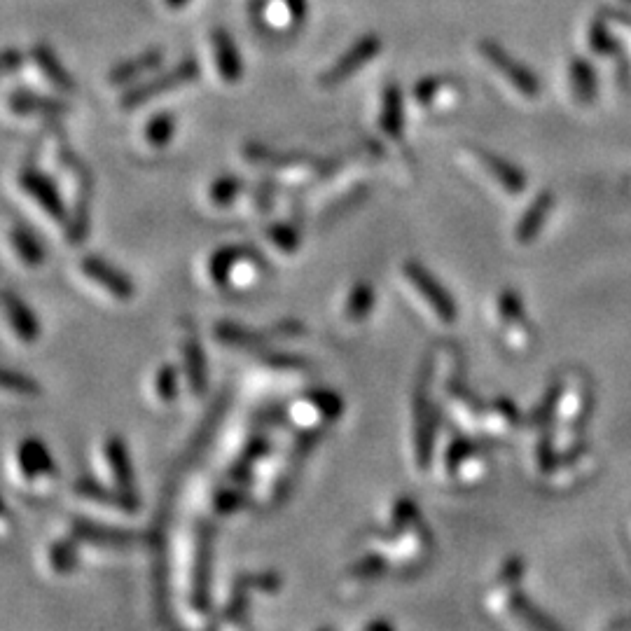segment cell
Here are the masks:
<instances>
[{"instance_id":"f546056e","label":"cell","mask_w":631,"mask_h":631,"mask_svg":"<svg viewBox=\"0 0 631 631\" xmlns=\"http://www.w3.org/2000/svg\"><path fill=\"white\" fill-rule=\"evenodd\" d=\"M10 244L15 248L17 258L24 262L26 267H40L47 258L45 246L40 244V239L33 234L29 227L15 225L10 230Z\"/></svg>"},{"instance_id":"2e32d148","label":"cell","mask_w":631,"mask_h":631,"mask_svg":"<svg viewBox=\"0 0 631 631\" xmlns=\"http://www.w3.org/2000/svg\"><path fill=\"white\" fill-rule=\"evenodd\" d=\"M80 267H82V272H85V276H89L94 283H99L103 290H108L115 300L129 302L131 297L136 295L134 281H131L122 269L110 265L108 260L99 258V255H87V258H82Z\"/></svg>"},{"instance_id":"f907efd6","label":"cell","mask_w":631,"mask_h":631,"mask_svg":"<svg viewBox=\"0 0 631 631\" xmlns=\"http://www.w3.org/2000/svg\"><path fill=\"white\" fill-rule=\"evenodd\" d=\"M274 190H276V183H274V180H272V178H265V180H260L258 190H255V204H258V211H262V213L272 211Z\"/></svg>"},{"instance_id":"7402d4cb","label":"cell","mask_w":631,"mask_h":631,"mask_svg":"<svg viewBox=\"0 0 631 631\" xmlns=\"http://www.w3.org/2000/svg\"><path fill=\"white\" fill-rule=\"evenodd\" d=\"M213 50H216V64L220 78L225 82H239L244 78V61H241L239 47L225 29L213 31Z\"/></svg>"},{"instance_id":"bcb514c9","label":"cell","mask_w":631,"mask_h":631,"mask_svg":"<svg viewBox=\"0 0 631 631\" xmlns=\"http://www.w3.org/2000/svg\"><path fill=\"white\" fill-rule=\"evenodd\" d=\"M267 237L281 253H295L300 248V232L290 223H276L267 230Z\"/></svg>"},{"instance_id":"9f6ffc18","label":"cell","mask_w":631,"mask_h":631,"mask_svg":"<svg viewBox=\"0 0 631 631\" xmlns=\"http://www.w3.org/2000/svg\"><path fill=\"white\" fill-rule=\"evenodd\" d=\"M613 627H617V629H631V620H620V622H615Z\"/></svg>"},{"instance_id":"44dd1931","label":"cell","mask_w":631,"mask_h":631,"mask_svg":"<svg viewBox=\"0 0 631 631\" xmlns=\"http://www.w3.org/2000/svg\"><path fill=\"white\" fill-rule=\"evenodd\" d=\"M552 208H554V197H552L550 192L538 194V197L533 199V204L529 206V211L524 213L522 220H519L517 230H515L517 244L529 246V244H533V241L538 239L540 230H543L547 220H550Z\"/></svg>"},{"instance_id":"b9f144b4","label":"cell","mask_w":631,"mask_h":631,"mask_svg":"<svg viewBox=\"0 0 631 631\" xmlns=\"http://www.w3.org/2000/svg\"><path fill=\"white\" fill-rule=\"evenodd\" d=\"M386 568L388 564L384 561V557H381L379 552H372V554H367V557L358 559L356 564L349 568L346 578L353 582H370V580H377Z\"/></svg>"},{"instance_id":"e0dca14e","label":"cell","mask_w":631,"mask_h":631,"mask_svg":"<svg viewBox=\"0 0 631 631\" xmlns=\"http://www.w3.org/2000/svg\"><path fill=\"white\" fill-rule=\"evenodd\" d=\"M0 309L8 318L10 328L24 344H33L40 339V321L33 314V309L26 304L22 297L12 290H0Z\"/></svg>"},{"instance_id":"9c48e42d","label":"cell","mask_w":631,"mask_h":631,"mask_svg":"<svg viewBox=\"0 0 631 631\" xmlns=\"http://www.w3.org/2000/svg\"><path fill=\"white\" fill-rule=\"evenodd\" d=\"M596 468H599L596 454L587 445H582L571 454L557 456V461L552 463V468L547 470L540 480H543L547 487L564 491L585 482L589 475L596 473Z\"/></svg>"},{"instance_id":"d6986e66","label":"cell","mask_w":631,"mask_h":631,"mask_svg":"<svg viewBox=\"0 0 631 631\" xmlns=\"http://www.w3.org/2000/svg\"><path fill=\"white\" fill-rule=\"evenodd\" d=\"M246 260L255 262L258 267H267V262L262 260V255L253 246H223L208 260V274L216 281V286L225 288L230 283V274L234 272V267Z\"/></svg>"},{"instance_id":"7a4b0ae2","label":"cell","mask_w":631,"mask_h":631,"mask_svg":"<svg viewBox=\"0 0 631 631\" xmlns=\"http://www.w3.org/2000/svg\"><path fill=\"white\" fill-rule=\"evenodd\" d=\"M374 540H377V550L374 552L384 557L388 568H398V571L419 568L433 550L431 531L421 522V517L405 524L386 526L384 531L374 536Z\"/></svg>"},{"instance_id":"4fadbf2b","label":"cell","mask_w":631,"mask_h":631,"mask_svg":"<svg viewBox=\"0 0 631 631\" xmlns=\"http://www.w3.org/2000/svg\"><path fill=\"white\" fill-rule=\"evenodd\" d=\"M470 159L484 173V178H489L508 197H519V194L526 192V178L517 166L508 164L496 155H489L484 150H470Z\"/></svg>"},{"instance_id":"8fae6325","label":"cell","mask_w":631,"mask_h":631,"mask_svg":"<svg viewBox=\"0 0 631 631\" xmlns=\"http://www.w3.org/2000/svg\"><path fill=\"white\" fill-rule=\"evenodd\" d=\"M522 578H524V561L519 557H512L503 564L501 571L496 573L494 582L484 594V608L489 615H503L508 613L512 601L522 594Z\"/></svg>"},{"instance_id":"11a10c76","label":"cell","mask_w":631,"mask_h":631,"mask_svg":"<svg viewBox=\"0 0 631 631\" xmlns=\"http://www.w3.org/2000/svg\"><path fill=\"white\" fill-rule=\"evenodd\" d=\"M367 629H391V624H386V622H372V624H367Z\"/></svg>"},{"instance_id":"f35d334b","label":"cell","mask_w":631,"mask_h":631,"mask_svg":"<svg viewBox=\"0 0 631 631\" xmlns=\"http://www.w3.org/2000/svg\"><path fill=\"white\" fill-rule=\"evenodd\" d=\"M445 96H454L452 82L445 78H424L414 87V101L424 108H431L433 103L440 106Z\"/></svg>"},{"instance_id":"f5cc1de1","label":"cell","mask_w":631,"mask_h":631,"mask_svg":"<svg viewBox=\"0 0 631 631\" xmlns=\"http://www.w3.org/2000/svg\"><path fill=\"white\" fill-rule=\"evenodd\" d=\"M286 8L290 12V17H293L295 22H300V19L307 15V0H286Z\"/></svg>"},{"instance_id":"277c9868","label":"cell","mask_w":631,"mask_h":631,"mask_svg":"<svg viewBox=\"0 0 631 631\" xmlns=\"http://www.w3.org/2000/svg\"><path fill=\"white\" fill-rule=\"evenodd\" d=\"M496 328L512 351L526 353L536 342V330L526 318L524 302L515 290H503L496 297Z\"/></svg>"},{"instance_id":"cb8c5ba5","label":"cell","mask_w":631,"mask_h":631,"mask_svg":"<svg viewBox=\"0 0 631 631\" xmlns=\"http://www.w3.org/2000/svg\"><path fill=\"white\" fill-rule=\"evenodd\" d=\"M519 426V412L508 398H496L489 402L487 412H484L482 435L487 438H505Z\"/></svg>"},{"instance_id":"d6a6232c","label":"cell","mask_w":631,"mask_h":631,"mask_svg":"<svg viewBox=\"0 0 631 631\" xmlns=\"http://www.w3.org/2000/svg\"><path fill=\"white\" fill-rule=\"evenodd\" d=\"M381 129L388 138L400 141L402 138V96L398 87H388L381 99V117H379Z\"/></svg>"},{"instance_id":"8992f818","label":"cell","mask_w":631,"mask_h":631,"mask_svg":"<svg viewBox=\"0 0 631 631\" xmlns=\"http://www.w3.org/2000/svg\"><path fill=\"white\" fill-rule=\"evenodd\" d=\"M213 545H216V526L201 524L197 531V547H194L192 568V606L199 613L211 608L213 587Z\"/></svg>"},{"instance_id":"680465c9","label":"cell","mask_w":631,"mask_h":631,"mask_svg":"<svg viewBox=\"0 0 631 631\" xmlns=\"http://www.w3.org/2000/svg\"><path fill=\"white\" fill-rule=\"evenodd\" d=\"M627 3H631V0H627Z\"/></svg>"},{"instance_id":"836d02e7","label":"cell","mask_w":631,"mask_h":631,"mask_svg":"<svg viewBox=\"0 0 631 631\" xmlns=\"http://www.w3.org/2000/svg\"><path fill=\"white\" fill-rule=\"evenodd\" d=\"M374 309V290L370 283L360 281L356 283V286L351 288L349 297H346V304H344V318L353 325L363 323L367 321V316L372 314Z\"/></svg>"},{"instance_id":"c3c4849f","label":"cell","mask_w":631,"mask_h":631,"mask_svg":"<svg viewBox=\"0 0 631 631\" xmlns=\"http://www.w3.org/2000/svg\"><path fill=\"white\" fill-rule=\"evenodd\" d=\"M248 608H251V592H246V589H232L223 617L227 622H244Z\"/></svg>"},{"instance_id":"52a82bcc","label":"cell","mask_w":631,"mask_h":631,"mask_svg":"<svg viewBox=\"0 0 631 631\" xmlns=\"http://www.w3.org/2000/svg\"><path fill=\"white\" fill-rule=\"evenodd\" d=\"M442 391H445L447 409L452 412L456 424H459L463 431L482 435L487 405H484L473 391H468V388L463 386L461 374H452V377L442 379Z\"/></svg>"},{"instance_id":"ab89813d","label":"cell","mask_w":631,"mask_h":631,"mask_svg":"<svg viewBox=\"0 0 631 631\" xmlns=\"http://www.w3.org/2000/svg\"><path fill=\"white\" fill-rule=\"evenodd\" d=\"M241 192H244V180H241L239 176H232V173H225V176L213 180L211 190H208V197H211V201L216 206H230L237 201Z\"/></svg>"},{"instance_id":"6da1fadb","label":"cell","mask_w":631,"mask_h":631,"mask_svg":"<svg viewBox=\"0 0 631 631\" xmlns=\"http://www.w3.org/2000/svg\"><path fill=\"white\" fill-rule=\"evenodd\" d=\"M554 400L550 412V438L557 456L571 454L582 447V433L592 412V384L587 374L568 372L552 384Z\"/></svg>"},{"instance_id":"d590c367","label":"cell","mask_w":631,"mask_h":631,"mask_svg":"<svg viewBox=\"0 0 631 631\" xmlns=\"http://www.w3.org/2000/svg\"><path fill=\"white\" fill-rule=\"evenodd\" d=\"M571 87L575 99L580 103H592L596 96V75L594 68L585 59H575L571 64Z\"/></svg>"},{"instance_id":"816d5d0a","label":"cell","mask_w":631,"mask_h":631,"mask_svg":"<svg viewBox=\"0 0 631 631\" xmlns=\"http://www.w3.org/2000/svg\"><path fill=\"white\" fill-rule=\"evenodd\" d=\"M22 61H24V57H22V54H19L17 50H5V52H0V78H3V75L15 73L17 68L22 66Z\"/></svg>"},{"instance_id":"7bdbcfd3","label":"cell","mask_w":631,"mask_h":631,"mask_svg":"<svg viewBox=\"0 0 631 631\" xmlns=\"http://www.w3.org/2000/svg\"><path fill=\"white\" fill-rule=\"evenodd\" d=\"M281 578L276 573H244L239 575L237 580H234L232 589H246V592H253V589H258V592H267V594H274L281 589Z\"/></svg>"},{"instance_id":"9a60e30c","label":"cell","mask_w":631,"mask_h":631,"mask_svg":"<svg viewBox=\"0 0 631 631\" xmlns=\"http://www.w3.org/2000/svg\"><path fill=\"white\" fill-rule=\"evenodd\" d=\"M379 50H381V40L377 36L360 38L358 43L344 54V57H339L335 64L325 71V75L321 78V85L335 87L339 85V82L349 80L351 75H356L365 64H370V61L379 54Z\"/></svg>"},{"instance_id":"5b68a950","label":"cell","mask_w":631,"mask_h":631,"mask_svg":"<svg viewBox=\"0 0 631 631\" xmlns=\"http://www.w3.org/2000/svg\"><path fill=\"white\" fill-rule=\"evenodd\" d=\"M197 78H199L197 59H183L178 66H173L169 73L157 75V78L143 82V85H136L134 89H127L120 103L124 110H134L138 106H143V103L157 99V96H164L169 92H176L178 87L190 85V82H194Z\"/></svg>"},{"instance_id":"681fc988","label":"cell","mask_w":631,"mask_h":631,"mask_svg":"<svg viewBox=\"0 0 631 631\" xmlns=\"http://www.w3.org/2000/svg\"><path fill=\"white\" fill-rule=\"evenodd\" d=\"M274 370H288V372H297L307 367V360L300 356H290V353H272V356L265 358Z\"/></svg>"},{"instance_id":"484cf974","label":"cell","mask_w":631,"mask_h":631,"mask_svg":"<svg viewBox=\"0 0 631 631\" xmlns=\"http://www.w3.org/2000/svg\"><path fill=\"white\" fill-rule=\"evenodd\" d=\"M216 339L227 346H237V349L255 351V349H262V346L269 344V339H274V337L269 330H253V328H246V325H241V323L223 321V323L216 325Z\"/></svg>"},{"instance_id":"ffe728a7","label":"cell","mask_w":631,"mask_h":631,"mask_svg":"<svg viewBox=\"0 0 631 631\" xmlns=\"http://www.w3.org/2000/svg\"><path fill=\"white\" fill-rule=\"evenodd\" d=\"M17 461L22 473L29 477V480H36L38 475L57 473L50 449H47V445L40 438H26L17 449Z\"/></svg>"},{"instance_id":"d4e9b609","label":"cell","mask_w":631,"mask_h":631,"mask_svg":"<svg viewBox=\"0 0 631 631\" xmlns=\"http://www.w3.org/2000/svg\"><path fill=\"white\" fill-rule=\"evenodd\" d=\"M106 459H108L110 473H113L117 487L127 489V491H136V473H134V466H131L127 442H124L120 435H113V438L106 440Z\"/></svg>"},{"instance_id":"ac0fdd59","label":"cell","mask_w":631,"mask_h":631,"mask_svg":"<svg viewBox=\"0 0 631 631\" xmlns=\"http://www.w3.org/2000/svg\"><path fill=\"white\" fill-rule=\"evenodd\" d=\"M75 491L80 496L89 498V501L108 505L113 510H122V512H138L141 510V498H138L136 491H127L115 487H106V484L92 480V477H82V480L75 482Z\"/></svg>"},{"instance_id":"6f0895ef","label":"cell","mask_w":631,"mask_h":631,"mask_svg":"<svg viewBox=\"0 0 631 631\" xmlns=\"http://www.w3.org/2000/svg\"><path fill=\"white\" fill-rule=\"evenodd\" d=\"M5 512V503H3V496H0V515H3Z\"/></svg>"},{"instance_id":"f6af8a7d","label":"cell","mask_w":631,"mask_h":631,"mask_svg":"<svg viewBox=\"0 0 631 631\" xmlns=\"http://www.w3.org/2000/svg\"><path fill=\"white\" fill-rule=\"evenodd\" d=\"M155 388L162 402H173L180 393V370L176 365H162L155 377Z\"/></svg>"},{"instance_id":"60d3db41","label":"cell","mask_w":631,"mask_h":631,"mask_svg":"<svg viewBox=\"0 0 631 631\" xmlns=\"http://www.w3.org/2000/svg\"><path fill=\"white\" fill-rule=\"evenodd\" d=\"M173 136H176V115L159 113L155 117H150L148 127H145V138H148L150 145L164 148Z\"/></svg>"},{"instance_id":"ba28073f","label":"cell","mask_w":631,"mask_h":631,"mask_svg":"<svg viewBox=\"0 0 631 631\" xmlns=\"http://www.w3.org/2000/svg\"><path fill=\"white\" fill-rule=\"evenodd\" d=\"M435 442H438V409L424 393V381H421L414 398V459L419 470L431 468Z\"/></svg>"},{"instance_id":"5bb4252c","label":"cell","mask_w":631,"mask_h":631,"mask_svg":"<svg viewBox=\"0 0 631 631\" xmlns=\"http://www.w3.org/2000/svg\"><path fill=\"white\" fill-rule=\"evenodd\" d=\"M71 536L78 538L82 545L113 547V550L134 547L143 540V533H136L129 529H115V526H106V524H94V522H89V519H73Z\"/></svg>"},{"instance_id":"ee69618b","label":"cell","mask_w":631,"mask_h":631,"mask_svg":"<svg viewBox=\"0 0 631 631\" xmlns=\"http://www.w3.org/2000/svg\"><path fill=\"white\" fill-rule=\"evenodd\" d=\"M248 503V496L246 491L241 489V484H227V487L218 489L216 498H213V505H216V510L220 512V515H232V512H237L244 508V505Z\"/></svg>"},{"instance_id":"1f68e13d","label":"cell","mask_w":631,"mask_h":631,"mask_svg":"<svg viewBox=\"0 0 631 631\" xmlns=\"http://www.w3.org/2000/svg\"><path fill=\"white\" fill-rule=\"evenodd\" d=\"M304 402L314 409L321 424H332V421H337L344 414L342 395L330 391V388H314V391L304 395Z\"/></svg>"},{"instance_id":"e575fe53","label":"cell","mask_w":631,"mask_h":631,"mask_svg":"<svg viewBox=\"0 0 631 631\" xmlns=\"http://www.w3.org/2000/svg\"><path fill=\"white\" fill-rule=\"evenodd\" d=\"M505 617H508V620H512V622L522 624V627H531V629H554L557 627V624L547 620V617L540 613V610L533 606L529 599H524L522 594H519L517 599L512 601V606L508 608Z\"/></svg>"},{"instance_id":"74e56055","label":"cell","mask_w":631,"mask_h":631,"mask_svg":"<svg viewBox=\"0 0 631 631\" xmlns=\"http://www.w3.org/2000/svg\"><path fill=\"white\" fill-rule=\"evenodd\" d=\"M0 391L24 395V398H36V395L43 393V388H40L38 381L29 377V374H22L0 365Z\"/></svg>"},{"instance_id":"4dcf8cb0","label":"cell","mask_w":631,"mask_h":631,"mask_svg":"<svg viewBox=\"0 0 631 631\" xmlns=\"http://www.w3.org/2000/svg\"><path fill=\"white\" fill-rule=\"evenodd\" d=\"M10 108L19 115H64L68 113V106L64 101L50 99V96H40L31 92H17L10 96Z\"/></svg>"},{"instance_id":"603a6c76","label":"cell","mask_w":631,"mask_h":631,"mask_svg":"<svg viewBox=\"0 0 631 631\" xmlns=\"http://www.w3.org/2000/svg\"><path fill=\"white\" fill-rule=\"evenodd\" d=\"M269 452H272V440H269L267 435H253L230 466V480L234 484L251 482L253 468L258 466V461L265 459Z\"/></svg>"},{"instance_id":"4316f807","label":"cell","mask_w":631,"mask_h":631,"mask_svg":"<svg viewBox=\"0 0 631 631\" xmlns=\"http://www.w3.org/2000/svg\"><path fill=\"white\" fill-rule=\"evenodd\" d=\"M183 372L194 395H204L208 386L206 356L197 337H187L183 344Z\"/></svg>"},{"instance_id":"8d00e7d4","label":"cell","mask_w":631,"mask_h":631,"mask_svg":"<svg viewBox=\"0 0 631 631\" xmlns=\"http://www.w3.org/2000/svg\"><path fill=\"white\" fill-rule=\"evenodd\" d=\"M80 540L75 536H68L64 540H57L50 550V564L57 573H71L80 564Z\"/></svg>"},{"instance_id":"83f0119b","label":"cell","mask_w":631,"mask_h":631,"mask_svg":"<svg viewBox=\"0 0 631 631\" xmlns=\"http://www.w3.org/2000/svg\"><path fill=\"white\" fill-rule=\"evenodd\" d=\"M162 61H164L162 50H148V52L138 54V57L134 59H127V61H122V64H117L113 71H110V82L117 87L129 85V82L143 78L145 73L155 71V68L162 66Z\"/></svg>"},{"instance_id":"7c38bea8","label":"cell","mask_w":631,"mask_h":631,"mask_svg":"<svg viewBox=\"0 0 631 631\" xmlns=\"http://www.w3.org/2000/svg\"><path fill=\"white\" fill-rule=\"evenodd\" d=\"M480 50H482V57L487 59L489 64L517 89L519 94L526 96V99H536V96L540 94V82L536 75L529 71V68H526L524 64H519L517 59H512L501 45L491 43V40L482 43Z\"/></svg>"},{"instance_id":"7dc6e473","label":"cell","mask_w":631,"mask_h":631,"mask_svg":"<svg viewBox=\"0 0 631 631\" xmlns=\"http://www.w3.org/2000/svg\"><path fill=\"white\" fill-rule=\"evenodd\" d=\"M589 45H592V50L596 54H606V57L620 54L617 52V40L610 36V31L606 29V22H603V17L594 19L592 22V29H589Z\"/></svg>"},{"instance_id":"30bf717a","label":"cell","mask_w":631,"mask_h":631,"mask_svg":"<svg viewBox=\"0 0 631 631\" xmlns=\"http://www.w3.org/2000/svg\"><path fill=\"white\" fill-rule=\"evenodd\" d=\"M19 187H22V190L29 194V197L36 199V204L43 208V211L54 220V223L68 225V220H71V213H68L66 201H64V197H61L57 183H54V180L47 176V173L29 166V169H24L22 173H19Z\"/></svg>"},{"instance_id":"3957f363","label":"cell","mask_w":631,"mask_h":631,"mask_svg":"<svg viewBox=\"0 0 631 631\" xmlns=\"http://www.w3.org/2000/svg\"><path fill=\"white\" fill-rule=\"evenodd\" d=\"M400 279L407 295L416 302V307L424 311L428 321L440 325V328H452L459 318L456 304L426 267H421L419 262H405L400 269Z\"/></svg>"},{"instance_id":"db71d44e","label":"cell","mask_w":631,"mask_h":631,"mask_svg":"<svg viewBox=\"0 0 631 631\" xmlns=\"http://www.w3.org/2000/svg\"><path fill=\"white\" fill-rule=\"evenodd\" d=\"M166 5H169L171 10H180V8H185L187 3H190V0H164Z\"/></svg>"},{"instance_id":"f1b7e54d","label":"cell","mask_w":631,"mask_h":631,"mask_svg":"<svg viewBox=\"0 0 631 631\" xmlns=\"http://www.w3.org/2000/svg\"><path fill=\"white\" fill-rule=\"evenodd\" d=\"M33 59H36L40 71H43L45 78L50 80L59 92H66V94L75 92V80L71 78V73L66 71L64 64H61V59L54 54L50 45L33 47Z\"/></svg>"}]
</instances>
